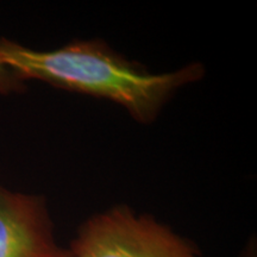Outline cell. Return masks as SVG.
<instances>
[{
    "label": "cell",
    "instance_id": "obj_3",
    "mask_svg": "<svg viewBox=\"0 0 257 257\" xmlns=\"http://www.w3.org/2000/svg\"><path fill=\"white\" fill-rule=\"evenodd\" d=\"M0 257H72L57 242L44 198L0 185Z\"/></svg>",
    "mask_w": 257,
    "mask_h": 257
},
{
    "label": "cell",
    "instance_id": "obj_4",
    "mask_svg": "<svg viewBox=\"0 0 257 257\" xmlns=\"http://www.w3.org/2000/svg\"><path fill=\"white\" fill-rule=\"evenodd\" d=\"M23 88V82L16 79L14 74L0 63V93L8 94L12 92H19Z\"/></svg>",
    "mask_w": 257,
    "mask_h": 257
},
{
    "label": "cell",
    "instance_id": "obj_2",
    "mask_svg": "<svg viewBox=\"0 0 257 257\" xmlns=\"http://www.w3.org/2000/svg\"><path fill=\"white\" fill-rule=\"evenodd\" d=\"M68 249L72 257H204L192 240L126 205L83 221Z\"/></svg>",
    "mask_w": 257,
    "mask_h": 257
},
{
    "label": "cell",
    "instance_id": "obj_5",
    "mask_svg": "<svg viewBox=\"0 0 257 257\" xmlns=\"http://www.w3.org/2000/svg\"><path fill=\"white\" fill-rule=\"evenodd\" d=\"M242 257H256V245L255 243H249L246 249L244 250Z\"/></svg>",
    "mask_w": 257,
    "mask_h": 257
},
{
    "label": "cell",
    "instance_id": "obj_1",
    "mask_svg": "<svg viewBox=\"0 0 257 257\" xmlns=\"http://www.w3.org/2000/svg\"><path fill=\"white\" fill-rule=\"evenodd\" d=\"M0 63L21 82L40 80L54 87L113 101L143 124L155 120L179 88L205 74L201 63L152 74L101 41H74L59 49L37 51L3 38Z\"/></svg>",
    "mask_w": 257,
    "mask_h": 257
}]
</instances>
